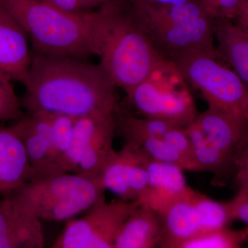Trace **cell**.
Masks as SVG:
<instances>
[{
    "mask_svg": "<svg viewBox=\"0 0 248 248\" xmlns=\"http://www.w3.org/2000/svg\"><path fill=\"white\" fill-rule=\"evenodd\" d=\"M32 53L21 99L27 113L82 116L113 114L116 86L102 66L80 59Z\"/></svg>",
    "mask_w": 248,
    "mask_h": 248,
    "instance_id": "6da1fadb",
    "label": "cell"
},
{
    "mask_svg": "<svg viewBox=\"0 0 248 248\" xmlns=\"http://www.w3.org/2000/svg\"><path fill=\"white\" fill-rule=\"evenodd\" d=\"M91 55L116 88L128 93L153 72L161 58L135 21L129 0H107L82 14Z\"/></svg>",
    "mask_w": 248,
    "mask_h": 248,
    "instance_id": "7a4b0ae2",
    "label": "cell"
},
{
    "mask_svg": "<svg viewBox=\"0 0 248 248\" xmlns=\"http://www.w3.org/2000/svg\"><path fill=\"white\" fill-rule=\"evenodd\" d=\"M100 176L88 177L75 173L35 178L3 196L40 220L68 221L104 196Z\"/></svg>",
    "mask_w": 248,
    "mask_h": 248,
    "instance_id": "3957f363",
    "label": "cell"
},
{
    "mask_svg": "<svg viewBox=\"0 0 248 248\" xmlns=\"http://www.w3.org/2000/svg\"><path fill=\"white\" fill-rule=\"evenodd\" d=\"M32 45L31 53L86 60L91 56L82 13L72 14L37 0H1Z\"/></svg>",
    "mask_w": 248,
    "mask_h": 248,
    "instance_id": "277c9868",
    "label": "cell"
},
{
    "mask_svg": "<svg viewBox=\"0 0 248 248\" xmlns=\"http://www.w3.org/2000/svg\"><path fill=\"white\" fill-rule=\"evenodd\" d=\"M126 94L145 117L180 128H187L198 115L188 84L174 62L166 59Z\"/></svg>",
    "mask_w": 248,
    "mask_h": 248,
    "instance_id": "5b68a950",
    "label": "cell"
},
{
    "mask_svg": "<svg viewBox=\"0 0 248 248\" xmlns=\"http://www.w3.org/2000/svg\"><path fill=\"white\" fill-rule=\"evenodd\" d=\"M216 55L196 53L174 62L186 82L198 90L208 107L248 117V86Z\"/></svg>",
    "mask_w": 248,
    "mask_h": 248,
    "instance_id": "8992f818",
    "label": "cell"
},
{
    "mask_svg": "<svg viewBox=\"0 0 248 248\" xmlns=\"http://www.w3.org/2000/svg\"><path fill=\"white\" fill-rule=\"evenodd\" d=\"M140 200L107 202L103 196L79 218L66 221L53 248H114L121 228Z\"/></svg>",
    "mask_w": 248,
    "mask_h": 248,
    "instance_id": "52a82bcc",
    "label": "cell"
},
{
    "mask_svg": "<svg viewBox=\"0 0 248 248\" xmlns=\"http://www.w3.org/2000/svg\"><path fill=\"white\" fill-rule=\"evenodd\" d=\"M164 237L159 248H178L182 242L232 221L228 203L211 200L192 189L161 217Z\"/></svg>",
    "mask_w": 248,
    "mask_h": 248,
    "instance_id": "ba28073f",
    "label": "cell"
},
{
    "mask_svg": "<svg viewBox=\"0 0 248 248\" xmlns=\"http://www.w3.org/2000/svg\"><path fill=\"white\" fill-rule=\"evenodd\" d=\"M215 21L213 16H205L143 32L160 56L170 61L196 53L220 58L214 38Z\"/></svg>",
    "mask_w": 248,
    "mask_h": 248,
    "instance_id": "9c48e42d",
    "label": "cell"
},
{
    "mask_svg": "<svg viewBox=\"0 0 248 248\" xmlns=\"http://www.w3.org/2000/svg\"><path fill=\"white\" fill-rule=\"evenodd\" d=\"M146 155L124 145L100 175L106 190H110L125 202L141 201L148 187Z\"/></svg>",
    "mask_w": 248,
    "mask_h": 248,
    "instance_id": "30bf717a",
    "label": "cell"
},
{
    "mask_svg": "<svg viewBox=\"0 0 248 248\" xmlns=\"http://www.w3.org/2000/svg\"><path fill=\"white\" fill-rule=\"evenodd\" d=\"M195 122L239 170L240 165L248 158V117L208 107Z\"/></svg>",
    "mask_w": 248,
    "mask_h": 248,
    "instance_id": "8fae6325",
    "label": "cell"
},
{
    "mask_svg": "<svg viewBox=\"0 0 248 248\" xmlns=\"http://www.w3.org/2000/svg\"><path fill=\"white\" fill-rule=\"evenodd\" d=\"M146 167L148 187L141 202L161 217L173 204L188 195L192 189L187 185L184 170L179 166L148 158Z\"/></svg>",
    "mask_w": 248,
    "mask_h": 248,
    "instance_id": "7c38bea8",
    "label": "cell"
},
{
    "mask_svg": "<svg viewBox=\"0 0 248 248\" xmlns=\"http://www.w3.org/2000/svg\"><path fill=\"white\" fill-rule=\"evenodd\" d=\"M31 58L25 31L0 0V71L22 82Z\"/></svg>",
    "mask_w": 248,
    "mask_h": 248,
    "instance_id": "4fadbf2b",
    "label": "cell"
},
{
    "mask_svg": "<svg viewBox=\"0 0 248 248\" xmlns=\"http://www.w3.org/2000/svg\"><path fill=\"white\" fill-rule=\"evenodd\" d=\"M11 126L22 141L35 178L53 176L50 158V115L26 113Z\"/></svg>",
    "mask_w": 248,
    "mask_h": 248,
    "instance_id": "5bb4252c",
    "label": "cell"
},
{
    "mask_svg": "<svg viewBox=\"0 0 248 248\" xmlns=\"http://www.w3.org/2000/svg\"><path fill=\"white\" fill-rule=\"evenodd\" d=\"M41 220L17 208L9 197L0 200V248H42Z\"/></svg>",
    "mask_w": 248,
    "mask_h": 248,
    "instance_id": "9a60e30c",
    "label": "cell"
},
{
    "mask_svg": "<svg viewBox=\"0 0 248 248\" xmlns=\"http://www.w3.org/2000/svg\"><path fill=\"white\" fill-rule=\"evenodd\" d=\"M20 139L12 128L0 125V195L35 179Z\"/></svg>",
    "mask_w": 248,
    "mask_h": 248,
    "instance_id": "2e32d148",
    "label": "cell"
},
{
    "mask_svg": "<svg viewBox=\"0 0 248 248\" xmlns=\"http://www.w3.org/2000/svg\"><path fill=\"white\" fill-rule=\"evenodd\" d=\"M132 14L139 27L146 31L212 16L201 0L180 4H160L146 0H129Z\"/></svg>",
    "mask_w": 248,
    "mask_h": 248,
    "instance_id": "e0dca14e",
    "label": "cell"
},
{
    "mask_svg": "<svg viewBox=\"0 0 248 248\" xmlns=\"http://www.w3.org/2000/svg\"><path fill=\"white\" fill-rule=\"evenodd\" d=\"M164 237L161 217L146 204L140 206L124 222L114 248L159 247Z\"/></svg>",
    "mask_w": 248,
    "mask_h": 248,
    "instance_id": "ac0fdd59",
    "label": "cell"
},
{
    "mask_svg": "<svg viewBox=\"0 0 248 248\" xmlns=\"http://www.w3.org/2000/svg\"><path fill=\"white\" fill-rule=\"evenodd\" d=\"M214 38L220 58L229 63L245 84H248V29L233 20L216 19Z\"/></svg>",
    "mask_w": 248,
    "mask_h": 248,
    "instance_id": "d6986e66",
    "label": "cell"
},
{
    "mask_svg": "<svg viewBox=\"0 0 248 248\" xmlns=\"http://www.w3.org/2000/svg\"><path fill=\"white\" fill-rule=\"evenodd\" d=\"M113 114L101 117L86 147L76 174L88 177H99L116 154Z\"/></svg>",
    "mask_w": 248,
    "mask_h": 248,
    "instance_id": "ffe728a7",
    "label": "cell"
},
{
    "mask_svg": "<svg viewBox=\"0 0 248 248\" xmlns=\"http://www.w3.org/2000/svg\"><path fill=\"white\" fill-rule=\"evenodd\" d=\"M185 130L193 147L195 160L200 171L214 173L216 179L214 180L217 184H224L233 172L237 174V166L207 138L195 122Z\"/></svg>",
    "mask_w": 248,
    "mask_h": 248,
    "instance_id": "44dd1931",
    "label": "cell"
},
{
    "mask_svg": "<svg viewBox=\"0 0 248 248\" xmlns=\"http://www.w3.org/2000/svg\"><path fill=\"white\" fill-rule=\"evenodd\" d=\"M103 115L104 114H95L76 119L71 143L60 162V174H76L86 147Z\"/></svg>",
    "mask_w": 248,
    "mask_h": 248,
    "instance_id": "7402d4cb",
    "label": "cell"
},
{
    "mask_svg": "<svg viewBox=\"0 0 248 248\" xmlns=\"http://www.w3.org/2000/svg\"><path fill=\"white\" fill-rule=\"evenodd\" d=\"M248 237V228L234 231L227 226L205 232L186 240L178 248H238Z\"/></svg>",
    "mask_w": 248,
    "mask_h": 248,
    "instance_id": "603a6c76",
    "label": "cell"
},
{
    "mask_svg": "<svg viewBox=\"0 0 248 248\" xmlns=\"http://www.w3.org/2000/svg\"><path fill=\"white\" fill-rule=\"evenodd\" d=\"M50 163L53 175L60 174V164L71 143L76 118L63 115H50Z\"/></svg>",
    "mask_w": 248,
    "mask_h": 248,
    "instance_id": "cb8c5ba5",
    "label": "cell"
},
{
    "mask_svg": "<svg viewBox=\"0 0 248 248\" xmlns=\"http://www.w3.org/2000/svg\"><path fill=\"white\" fill-rule=\"evenodd\" d=\"M128 146L142 152L150 159L175 165L186 170L195 171L194 166L162 138L148 137Z\"/></svg>",
    "mask_w": 248,
    "mask_h": 248,
    "instance_id": "d4e9b609",
    "label": "cell"
},
{
    "mask_svg": "<svg viewBox=\"0 0 248 248\" xmlns=\"http://www.w3.org/2000/svg\"><path fill=\"white\" fill-rule=\"evenodd\" d=\"M13 81L11 77L0 71V122H17L26 115Z\"/></svg>",
    "mask_w": 248,
    "mask_h": 248,
    "instance_id": "484cf974",
    "label": "cell"
},
{
    "mask_svg": "<svg viewBox=\"0 0 248 248\" xmlns=\"http://www.w3.org/2000/svg\"><path fill=\"white\" fill-rule=\"evenodd\" d=\"M162 138L194 166L196 172H200L194 155L193 147L185 129L177 126L172 127L164 134Z\"/></svg>",
    "mask_w": 248,
    "mask_h": 248,
    "instance_id": "4316f807",
    "label": "cell"
},
{
    "mask_svg": "<svg viewBox=\"0 0 248 248\" xmlns=\"http://www.w3.org/2000/svg\"><path fill=\"white\" fill-rule=\"evenodd\" d=\"M248 0H208L205 5L216 19L234 20Z\"/></svg>",
    "mask_w": 248,
    "mask_h": 248,
    "instance_id": "83f0119b",
    "label": "cell"
},
{
    "mask_svg": "<svg viewBox=\"0 0 248 248\" xmlns=\"http://www.w3.org/2000/svg\"><path fill=\"white\" fill-rule=\"evenodd\" d=\"M232 221L239 219L248 223V180L239 183V189L234 198L227 202Z\"/></svg>",
    "mask_w": 248,
    "mask_h": 248,
    "instance_id": "f1b7e54d",
    "label": "cell"
},
{
    "mask_svg": "<svg viewBox=\"0 0 248 248\" xmlns=\"http://www.w3.org/2000/svg\"><path fill=\"white\" fill-rule=\"evenodd\" d=\"M37 1L50 5L62 11L72 13V14H80L83 12L80 0H37Z\"/></svg>",
    "mask_w": 248,
    "mask_h": 248,
    "instance_id": "f546056e",
    "label": "cell"
},
{
    "mask_svg": "<svg viewBox=\"0 0 248 248\" xmlns=\"http://www.w3.org/2000/svg\"><path fill=\"white\" fill-rule=\"evenodd\" d=\"M107 1V0H80V4L83 12H86L97 9Z\"/></svg>",
    "mask_w": 248,
    "mask_h": 248,
    "instance_id": "4dcf8cb0",
    "label": "cell"
},
{
    "mask_svg": "<svg viewBox=\"0 0 248 248\" xmlns=\"http://www.w3.org/2000/svg\"><path fill=\"white\" fill-rule=\"evenodd\" d=\"M234 20H236L235 23L240 27L248 29V3L240 11L239 14Z\"/></svg>",
    "mask_w": 248,
    "mask_h": 248,
    "instance_id": "1f68e13d",
    "label": "cell"
},
{
    "mask_svg": "<svg viewBox=\"0 0 248 248\" xmlns=\"http://www.w3.org/2000/svg\"><path fill=\"white\" fill-rule=\"evenodd\" d=\"M146 1L160 4H180L187 2L190 0H146Z\"/></svg>",
    "mask_w": 248,
    "mask_h": 248,
    "instance_id": "d6a6232c",
    "label": "cell"
},
{
    "mask_svg": "<svg viewBox=\"0 0 248 248\" xmlns=\"http://www.w3.org/2000/svg\"><path fill=\"white\" fill-rule=\"evenodd\" d=\"M201 1H202V2H203V4H205V3L207 2V1H208V0H201Z\"/></svg>",
    "mask_w": 248,
    "mask_h": 248,
    "instance_id": "836d02e7",
    "label": "cell"
}]
</instances>
